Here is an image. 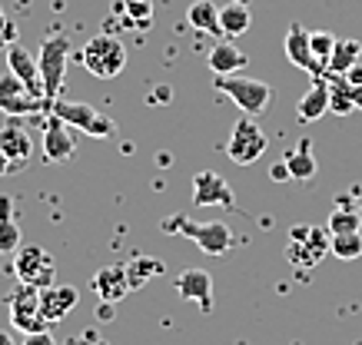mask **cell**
Listing matches in <instances>:
<instances>
[{"label":"cell","mask_w":362,"mask_h":345,"mask_svg":"<svg viewBox=\"0 0 362 345\" xmlns=\"http://www.w3.org/2000/svg\"><path fill=\"white\" fill-rule=\"evenodd\" d=\"M342 77L349 80V87H359V83H362V60H359V63H356V67L349 70V73H342Z\"/></svg>","instance_id":"obj_35"},{"label":"cell","mask_w":362,"mask_h":345,"mask_svg":"<svg viewBox=\"0 0 362 345\" xmlns=\"http://www.w3.org/2000/svg\"><path fill=\"white\" fill-rule=\"evenodd\" d=\"M127 282H130V289H140V286H146L150 279H156L160 272H163V259L156 256H136L127 262Z\"/></svg>","instance_id":"obj_28"},{"label":"cell","mask_w":362,"mask_h":345,"mask_svg":"<svg viewBox=\"0 0 362 345\" xmlns=\"http://www.w3.org/2000/svg\"><path fill=\"white\" fill-rule=\"evenodd\" d=\"M352 100H356V107L362 110V83H359V87H352Z\"/></svg>","instance_id":"obj_39"},{"label":"cell","mask_w":362,"mask_h":345,"mask_svg":"<svg viewBox=\"0 0 362 345\" xmlns=\"http://www.w3.org/2000/svg\"><path fill=\"white\" fill-rule=\"evenodd\" d=\"M4 54H7V70H11L13 77L23 80V83H27L37 97H47V93H44V80H40V67H37V56H33L30 50H23L21 44H11Z\"/></svg>","instance_id":"obj_15"},{"label":"cell","mask_w":362,"mask_h":345,"mask_svg":"<svg viewBox=\"0 0 362 345\" xmlns=\"http://www.w3.org/2000/svg\"><path fill=\"white\" fill-rule=\"evenodd\" d=\"M326 113H329V80L316 77V83L299 97L296 116L303 123H313V120H319V116H326Z\"/></svg>","instance_id":"obj_19"},{"label":"cell","mask_w":362,"mask_h":345,"mask_svg":"<svg viewBox=\"0 0 362 345\" xmlns=\"http://www.w3.org/2000/svg\"><path fill=\"white\" fill-rule=\"evenodd\" d=\"M0 345H13V335L11 332H0Z\"/></svg>","instance_id":"obj_41"},{"label":"cell","mask_w":362,"mask_h":345,"mask_svg":"<svg viewBox=\"0 0 362 345\" xmlns=\"http://www.w3.org/2000/svg\"><path fill=\"white\" fill-rule=\"evenodd\" d=\"M329 253L336 259H346V262L359 259L362 256V233H336V236H329Z\"/></svg>","instance_id":"obj_30"},{"label":"cell","mask_w":362,"mask_h":345,"mask_svg":"<svg viewBox=\"0 0 362 345\" xmlns=\"http://www.w3.org/2000/svg\"><path fill=\"white\" fill-rule=\"evenodd\" d=\"M163 233L187 236L189 243H197L206 256H226L233 249V229L223 219H209V223H193L187 216H170L160 223Z\"/></svg>","instance_id":"obj_1"},{"label":"cell","mask_w":362,"mask_h":345,"mask_svg":"<svg viewBox=\"0 0 362 345\" xmlns=\"http://www.w3.org/2000/svg\"><path fill=\"white\" fill-rule=\"evenodd\" d=\"M13 272H17L21 282H30L37 289H50L57 282L54 256L47 249H40V246H21L17 259H13Z\"/></svg>","instance_id":"obj_8"},{"label":"cell","mask_w":362,"mask_h":345,"mask_svg":"<svg viewBox=\"0 0 362 345\" xmlns=\"http://www.w3.org/2000/svg\"><path fill=\"white\" fill-rule=\"evenodd\" d=\"M326 229H329V236H336V233H362V212H359V202H356L352 193H346V196L336 200Z\"/></svg>","instance_id":"obj_18"},{"label":"cell","mask_w":362,"mask_h":345,"mask_svg":"<svg viewBox=\"0 0 362 345\" xmlns=\"http://www.w3.org/2000/svg\"><path fill=\"white\" fill-rule=\"evenodd\" d=\"M17 249H21V226L13 219V202L0 196V253L13 256Z\"/></svg>","instance_id":"obj_25"},{"label":"cell","mask_w":362,"mask_h":345,"mask_svg":"<svg viewBox=\"0 0 362 345\" xmlns=\"http://www.w3.org/2000/svg\"><path fill=\"white\" fill-rule=\"evenodd\" d=\"M283 163H286V169H289V179H293V183H309V179L319 173V163H316V156H313V143H309V140H303L296 150H289Z\"/></svg>","instance_id":"obj_22"},{"label":"cell","mask_w":362,"mask_h":345,"mask_svg":"<svg viewBox=\"0 0 362 345\" xmlns=\"http://www.w3.org/2000/svg\"><path fill=\"white\" fill-rule=\"evenodd\" d=\"M74 153H77V133H74V126L64 123L50 110V116L44 123V159L47 163H66Z\"/></svg>","instance_id":"obj_10"},{"label":"cell","mask_w":362,"mask_h":345,"mask_svg":"<svg viewBox=\"0 0 362 345\" xmlns=\"http://www.w3.org/2000/svg\"><path fill=\"white\" fill-rule=\"evenodd\" d=\"M187 23L199 34H209V37H223V27H220V7L213 0H193L187 11Z\"/></svg>","instance_id":"obj_24"},{"label":"cell","mask_w":362,"mask_h":345,"mask_svg":"<svg viewBox=\"0 0 362 345\" xmlns=\"http://www.w3.org/2000/svg\"><path fill=\"white\" fill-rule=\"evenodd\" d=\"M206 63H209V70H213L216 77H230V73H240V70H246L250 56L243 54L236 44L223 40V44H216V47H213V50L206 54Z\"/></svg>","instance_id":"obj_20"},{"label":"cell","mask_w":362,"mask_h":345,"mask_svg":"<svg viewBox=\"0 0 362 345\" xmlns=\"http://www.w3.org/2000/svg\"><path fill=\"white\" fill-rule=\"evenodd\" d=\"M66 60H70V37L66 34H50L40 40V54H37V67H40V80H44L47 100L54 103L64 90L66 77Z\"/></svg>","instance_id":"obj_3"},{"label":"cell","mask_w":362,"mask_h":345,"mask_svg":"<svg viewBox=\"0 0 362 345\" xmlns=\"http://www.w3.org/2000/svg\"><path fill=\"white\" fill-rule=\"evenodd\" d=\"M153 100H156V103H163V100H170V87H156V93H153Z\"/></svg>","instance_id":"obj_38"},{"label":"cell","mask_w":362,"mask_h":345,"mask_svg":"<svg viewBox=\"0 0 362 345\" xmlns=\"http://www.w3.org/2000/svg\"><path fill=\"white\" fill-rule=\"evenodd\" d=\"M93 292L100 296V302H113V305H120L127 299V292L130 289V282H127V269L123 266H103L93 276Z\"/></svg>","instance_id":"obj_17"},{"label":"cell","mask_w":362,"mask_h":345,"mask_svg":"<svg viewBox=\"0 0 362 345\" xmlns=\"http://www.w3.org/2000/svg\"><path fill=\"white\" fill-rule=\"evenodd\" d=\"M359 60H362V44L359 40H352V37L336 40V50H332L329 63H326V73H349Z\"/></svg>","instance_id":"obj_26"},{"label":"cell","mask_w":362,"mask_h":345,"mask_svg":"<svg viewBox=\"0 0 362 345\" xmlns=\"http://www.w3.org/2000/svg\"><path fill=\"white\" fill-rule=\"evenodd\" d=\"M7 305H11V315H33V312H40V289L30 282H21L7 296Z\"/></svg>","instance_id":"obj_29"},{"label":"cell","mask_w":362,"mask_h":345,"mask_svg":"<svg viewBox=\"0 0 362 345\" xmlns=\"http://www.w3.org/2000/svg\"><path fill=\"white\" fill-rule=\"evenodd\" d=\"M0 150H4L7 159H11V169H23L27 159L33 156V140L21 123L11 120L7 126H0Z\"/></svg>","instance_id":"obj_16"},{"label":"cell","mask_w":362,"mask_h":345,"mask_svg":"<svg viewBox=\"0 0 362 345\" xmlns=\"http://www.w3.org/2000/svg\"><path fill=\"white\" fill-rule=\"evenodd\" d=\"M11 44H17V27H13V20L7 13L0 11V50H7Z\"/></svg>","instance_id":"obj_33"},{"label":"cell","mask_w":362,"mask_h":345,"mask_svg":"<svg viewBox=\"0 0 362 345\" xmlns=\"http://www.w3.org/2000/svg\"><path fill=\"white\" fill-rule=\"evenodd\" d=\"M50 110L64 123H70L74 130H80V133H87V136H97V140H107V136L117 133V120L107 116L103 110H97V107H90V103L60 100V97H57V100L50 103Z\"/></svg>","instance_id":"obj_6"},{"label":"cell","mask_w":362,"mask_h":345,"mask_svg":"<svg viewBox=\"0 0 362 345\" xmlns=\"http://www.w3.org/2000/svg\"><path fill=\"white\" fill-rule=\"evenodd\" d=\"M23 345H57V339L50 332H30V335H23Z\"/></svg>","instance_id":"obj_34"},{"label":"cell","mask_w":362,"mask_h":345,"mask_svg":"<svg viewBox=\"0 0 362 345\" xmlns=\"http://www.w3.org/2000/svg\"><path fill=\"white\" fill-rule=\"evenodd\" d=\"M80 63L100 80L120 77L127 67V47L120 37L113 34H97L93 40H87V47L80 50Z\"/></svg>","instance_id":"obj_2"},{"label":"cell","mask_w":362,"mask_h":345,"mask_svg":"<svg viewBox=\"0 0 362 345\" xmlns=\"http://www.w3.org/2000/svg\"><path fill=\"white\" fill-rule=\"evenodd\" d=\"M329 253V229L313 223H296L289 229V243H286V259L299 269H313L322 262V256Z\"/></svg>","instance_id":"obj_4"},{"label":"cell","mask_w":362,"mask_h":345,"mask_svg":"<svg viewBox=\"0 0 362 345\" xmlns=\"http://www.w3.org/2000/svg\"><path fill=\"white\" fill-rule=\"evenodd\" d=\"M220 27H223V37H226V40L243 37L252 27L250 4H243V0H230V4H223L220 7Z\"/></svg>","instance_id":"obj_23"},{"label":"cell","mask_w":362,"mask_h":345,"mask_svg":"<svg viewBox=\"0 0 362 345\" xmlns=\"http://www.w3.org/2000/svg\"><path fill=\"white\" fill-rule=\"evenodd\" d=\"M193 206H226L236 210V193L220 173L213 169H199L193 176Z\"/></svg>","instance_id":"obj_11"},{"label":"cell","mask_w":362,"mask_h":345,"mask_svg":"<svg viewBox=\"0 0 362 345\" xmlns=\"http://www.w3.org/2000/svg\"><path fill=\"white\" fill-rule=\"evenodd\" d=\"M213 87L226 93L236 107H240L246 116H259V113L269 110V100H273V90L263 80H252V77H240V73H230V77H216Z\"/></svg>","instance_id":"obj_5"},{"label":"cell","mask_w":362,"mask_h":345,"mask_svg":"<svg viewBox=\"0 0 362 345\" xmlns=\"http://www.w3.org/2000/svg\"><path fill=\"white\" fill-rule=\"evenodd\" d=\"M44 107H50L47 97H37L23 80L13 77L11 70L0 73V113H7L11 120H17V116L37 113V110H44Z\"/></svg>","instance_id":"obj_9"},{"label":"cell","mask_w":362,"mask_h":345,"mask_svg":"<svg viewBox=\"0 0 362 345\" xmlns=\"http://www.w3.org/2000/svg\"><path fill=\"white\" fill-rule=\"evenodd\" d=\"M309 47H313V54H316L319 63L326 67L332 50H336V37H332L329 30H309Z\"/></svg>","instance_id":"obj_31"},{"label":"cell","mask_w":362,"mask_h":345,"mask_svg":"<svg viewBox=\"0 0 362 345\" xmlns=\"http://www.w3.org/2000/svg\"><path fill=\"white\" fill-rule=\"evenodd\" d=\"M269 176H273V179H289V169H286V163H276V167L269 169Z\"/></svg>","instance_id":"obj_36"},{"label":"cell","mask_w":362,"mask_h":345,"mask_svg":"<svg viewBox=\"0 0 362 345\" xmlns=\"http://www.w3.org/2000/svg\"><path fill=\"white\" fill-rule=\"evenodd\" d=\"M113 13L123 20L127 30H150V23H153V0H117Z\"/></svg>","instance_id":"obj_21"},{"label":"cell","mask_w":362,"mask_h":345,"mask_svg":"<svg viewBox=\"0 0 362 345\" xmlns=\"http://www.w3.org/2000/svg\"><path fill=\"white\" fill-rule=\"evenodd\" d=\"M80 292L77 286H50V289H40V315L47 322H64L70 312L77 309Z\"/></svg>","instance_id":"obj_14"},{"label":"cell","mask_w":362,"mask_h":345,"mask_svg":"<svg viewBox=\"0 0 362 345\" xmlns=\"http://www.w3.org/2000/svg\"><path fill=\"white\" fill-rule=\"evenodd\" d=\"M283 50L289 56V63L299 70H306L309 77H326V67L316 60L313 54V47H309V30L303 23H289V30H286V40H283Z\"/></svg>","instance_id":"obj_12"},{"label":"cell","mask_w":362,"mask_h":345,"mask_svg":"<svg viewBox=\"0 0 362 345\" xmlns=\"http://www.w3.org/2000/svg\"><path fill=\"white\" fill-rule=\"evenodd\" d=\"M326 80H329V113H336V116H349L352 110H359L356 100H352L349 80L342 77V73H326Z\"/></svg>","instance_id":"obj_27"},{"label":"cell","mask_w":362,"mask_h":345,"mask_svg":"<svg viewBox=\"0 0 362 345\" xmlns=\"http://www.w3.org/2000/svg\"><path fill=\"white\" fill-rule=\"evenodd\" d=\"M11 322H13V329H21L23 335L44 332V329H47V319L40 315V312H33V315H11Z\"/></svg>","instance_id":"obj_32"},{"label":"cell","mask_w":362,"mask_h":345,"mask_svg":"<svg viewBox=\"0 0 362 345\" xmlns=\"http://www.w3.org/2000/svg\"><path fill=\"white\" fill-rule=\"evenodd\" d=\"M266 146H269V136L259 130V123L252 120V116L243 113L240 120H236V126H233L230 143H226L230 159L236 163V167H252V163L266 153Z\"/></svg>","instance_id":"obj_7"},{"label":"cell","mask_w":362,"mask_h":345,"mask_svg":"<svg viewBox=\"0 0 362 345\" xmlns=\"http://www.w3.org/2000/svg\"><path fill=\"white\" fill-rule=\"evenodd\" d=\"M11 173V159H7V153L0 150V176H7Z\"/></svg>","instance_id":"obj_37"},{"label":"cell","mask_w":362,"mask_h":345,"mask_svg":"<svg viewBox=\"0 0 362 345\" xmlns=\"http://www.w3.org/2000/svg\"><path fill=\"white\" fill-rule=\"evenodd\" d=\"M176 292L180 299L197 302L203 312H213V276L206 269H187L176 276Z\"/></svg>","instance_id":"obj_13"},{"label":"cell","mask_w":362,"mask_h":345,"mask_svg":"<svg viewBox=\"0 0 362 345\" xmlns=\"http://www.w3.org/2000/svg\"><path fill=\"white\" fill-rule=\"evenodd\" d=\"M352 196H356V202H359V212H362V183H356V186H352Z\"/></svg>","instance_id":"obj_40"}]
</instances>
